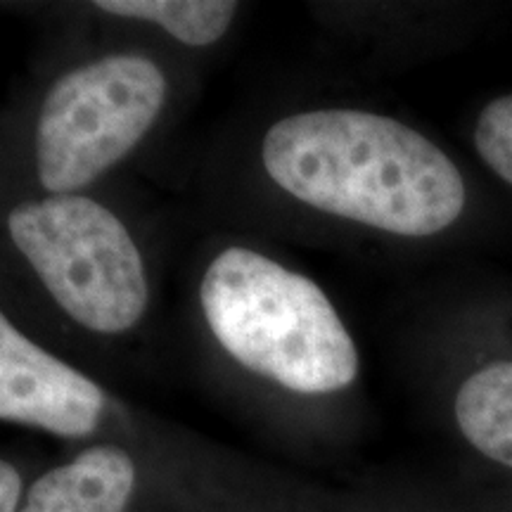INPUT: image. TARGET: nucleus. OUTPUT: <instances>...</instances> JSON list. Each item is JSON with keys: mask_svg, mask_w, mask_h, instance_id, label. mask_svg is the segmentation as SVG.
Wrapping results in <instances>:
<instances>
[{"mask_svg": "<svg viewBox=\"0 0 512 512\" xmlns=\"http://www.w3.org/2000/svg\"><path fill=\"white\" fill-rule=\"evenodd\" d=\"M268 176L299 202L406 238H427L465 209L456 164L401 121L358 110H313L268 128Z\"/></svg>", "mask_w": 512, "mask_h": 512, "instance_id": "1", "label": "nucleus"}, {"mask_svg": "<svg viewBox=\"0 0 512 512\" xmlns=\"http://www.w3.org/2000/svg\"><path fill=\"white\" fill-rule=\"evenodd\" d=\"M204 318L235 361L299 394H330L358 373L351 335L323 290L268 256L230 247L204 273Z\"/></svg>", "mask_w": 512, "mask_h": 512, "instance_id": "2", "label": "nucleus"}, {"mask_svg": "<svg viewBox=\"0 0 512 512\" xmlns=\"http://www.w3.org/2000/svg\"><path fill=\"white\" fill-rule=\"evenodd\" d=\"M8 230L55 302L83 328L117 335L145 313L143 256L102 204L79 195L24 202L10 211Z\"/></svg>", "mask_w": 512, "mask_h": 512, "instance_id": "3", "label": "nucleus"}, {"mask_svg": "<svg viewBox=\"0 0 512 512\" xmlns=\"http://www.w3.org/2000/svg\"><path fill=\"white\" fill-rule=\"evenodd\" d=\"M164 95L162 69L140 55H112L64 74L38 119L43 188L69 195L105 174L150 131Z\"/></svg>", "mask_w": 512, "mask_h": 512, "instance_id": "4", "label": "nucleus"}, {"mask_svg": "<svg viewBox=\"0 0 512 512\" xmlns=\"http://www.w3.org/2000/svg\"><path fill=\"white\" fill-rule=\"evenodd\" d=\"M102 411L105 394L98 384L0 318V418L81 439L95 432Z\"/></svg>", "mask_w": 512, "mask_h": 512, "instance_id": "5", "label": "nucleus"}, {"mask_svg": "<svg viewBox=\"0 0 512 512\" xmlns=\"http://www.w3.org/2000/svg\"><path fill=\"white\" fill-rule=\"evenodd\" d=\"M136 465L117 446H93L29 489L22 512H126Z\"/></svg>", "mask_w": 512, "mask_h": 512, "instance_id": "6", "label": "nucleus"}, {"mask_svg": "<svg viewBox=\"0 0 512 512\" xmlns=\"http://www.w3.org/2000/svg\"><path fill=\"white\" fill-rule=\"evenodd\" d=\"M453 413L467 444L512 472V361L489 363L467 377Z\"/></svg>", "mask_w": 512, "mask_h": 512, "instance_id": "7", "label": "nucleus"}, {"mask_svg": "<svg viewBox=\"0 0 512 512\" xmlns=\"http://www.w3.org/2000/svg\"><path fill=\"white\" fill-rule=\"evenodd\" d=\"M95 8L155 22L185 46L200 48L226 34L238 5L230 0H98Z\"/></svg>", "mask_w": 512, "mask_h": 512, "instance_id": "8", "label": "nucleus"}, {"mask_svg": "<svg viewBox=\"0 0 512 512\" xmlns=\"http://www.w3.org/2000/svg\"><path fill=\"white\" fill-rule=\"evenodd\" d=\"M475 145L484 164L512 185V95L484 107L475 128Z\"/></svg>", "mask_w": 512, "mask_h": 512, "instance_id": "9", "label": "nucleus"}, {"mask_svg": "<svg viewBox=\"0 0 512 512\" xmlns=\"http://www.w3.org/2000/svg\"><path fill=\"white\" fill-rule=\"evenodd\" d=\"M19 496H22V477L15 465H0V512H17Z\"/></svg>", "mask_w": 512, "mask_h": 512, "instance_id": "10", "label": "nucleus"}]
</instances>
